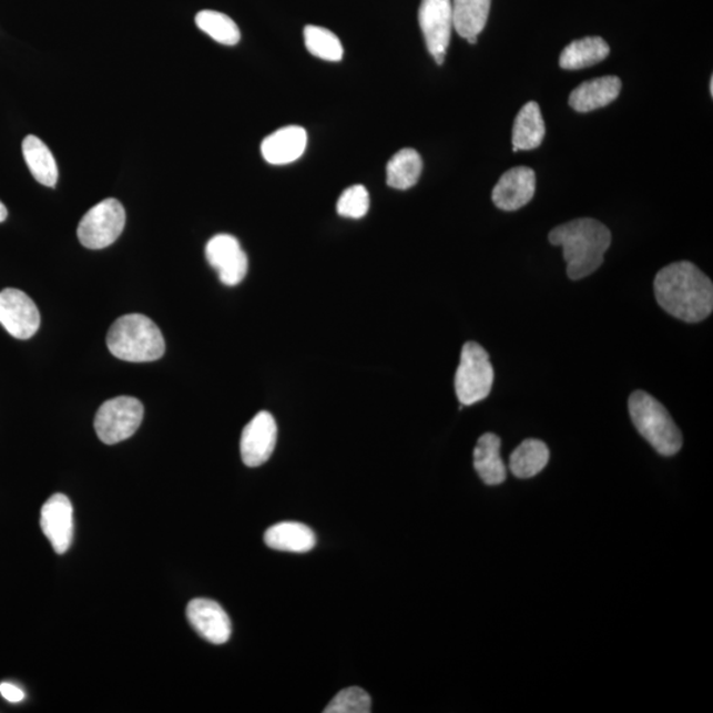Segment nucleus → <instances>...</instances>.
I'll use <instances>...</instances> for the list:
<instances>
[{
  "mask_svg": "<svg viewBox=\"0 0 713 713\" xmlns=\"http://www.w3.org/2000/svg\"><path fill=\"white\" fill-rule=\"evenodd\" d=\"M23 156L37 182L53 189L59 180L58 163L52 152L38 136L29 135L23 141Z\"/></svg>",
  "mask_w": 713,
  "mask_h": 713,
  "instance_id": "nucleus-22",
  "label": "nucleus"
},
{
  "mask_svg": "<svg viewBox=\"0 0 713 713\" xmlns=\"http://www.w3.org/2000/svg\"><path fill=\"white\" fill-rule=\"evenodd\" d=\"M421 171H424V161L418 151L400 150L387 163V184L394 190H410L419 182Z\"/></svg>",
  "mask_w": 713,
  "mask_h": 713,
  "instance_id": "nucleus-24",
  "label": "nucleus"
},
{
  "mask_svg": "<svg viewBox=\"0 0 713 713\" xmlns=\"http://www.w3.org/2000/svg\"><path fill=\"white\" fill-rule=\"evenodd\" d=\"M325 713H370L371 697L359 687L345 689L332 699Z\"/></svg>",
  "mask_w": 713,
  "mask_h": 713,
  "instance_id": "nucleus-27",
  "label": "nucleus"
},
{
  "mask_svg": "<svg viewBox=\"0 0 713 713\" xmlns=\"http://www.w3.org/2000/svg\"><path fill=\"white\" fill-rule=\"evenodd\" d=\"M144 408L140 399L116 397L109 399L95 415L94 428L100 440L108 446L128 440L141 427Z\"/></svg>",
  "mask_w": 713,
  "mask_h": 713,
  "instance_id": "nucleus-6",
  "label": "nucleus"
},
{
  "mask_svg": "<svg viewBox=\"0 0 713 713\" xmlns=\"http://www.w3.org/2000/svg\"><path fill=\"white\" fill-rule=\"evenodd\" d=\"M307 131L301 126L276 130L262 142L265 161L274 165L289 164L299 159L307 149Z\"/></svg>",
  "mask_w": 713,
  "mask_h": 713,
  "instance_id": "nucleus-15",
  "label": "nucleus"
},
{
  "mask_svg": "<svg viewBox=\"0 0 713 713\" xmlns=\"http://www.w3.org/2000/svg\"><path fill=\"white\" fill-rule=\"evenodd\" d=\"M491 0H454V29L468 43L476 44L486 29Z\"/></svg>",
  "mask_w": 713,
  "mask_h": 713,
  "instance_id": "nucleus-19",
  "label": "nucleus"
},
{
  "mask_svg": "<svg viewBox=\"0 0 713 713\" xmlns=\"http://www.w3.org/2000/svg\"><path fill=\"white\" fill-rule=\"evenodd\" d=\"M7 214H9V212H7V207L4 206L2 201H0V223H3V221L7 218Z\"/></svg>",
  "mask_w": 713,
  "mask_h": 713,
  "instance_id": "nucleus-30",
  "label": "nucleus"
},
{
  "mask_svg": "<svg viewBox=\"0 0 713 713\" xmlns=\"http://www.w3.org/2000/svg\"><path fill=\"white\" fill-rule=\"evenodd\" d=\"M629 414L643 439L662 456L681 451L683 436L661 401L646 391L636 390L629 398Z\"/></svg>",
  "mask_w": 713,
  "mask_h": 713,
  "instance_id": "nucleus-4",
  "label": "nucleus"
},
{
  "mask_svg": "<svg viewBox=\"0 0 713 713\" xmlns=\"http://www.w3.org/2000/svg\"><path fill=\"white\" fill-rule=\"evenodd\" d=\"M0 694H2L6 701L10 703L22 702L26 697L23 690H20L17 685L7 682L0 683Z\"/></svg>",
  "mask_w": 713,
  "mask_h": 713,
  "instance_id": "nucleus-29",
  "label": "nucleus"
},
{
  "mask_svg": "<svg viewBox=\"0 0 713 713\" xmlns=\"http://www.w3.org/2000/svg\"><path fill=\"white\" fill-rule=\"evenodd\" d=\"M40 526L58 553H65L73 541V507L64 495H53L40 513Z\"/></svg>",
  "mask_w": 713,
  "mask_h": 713,
  "instance_id": "nucleus-12",
  "label": "nucleus"
},
{
  "mask_svg": "<svg viewBox=\"0 0 713 713\" xmlns=\"http://www.w3.org/2000/svg\"><path fill=\"white\" fill-rule=\"evenodd\" d=\"M536 189V172L529 167H516L505 172L498 180L491 198L498 210L515 212L530 203Z\"/></svg>",
  "mask_w": 713,
  "mask_h": 713,
  "instance_id": "nucleus-14",
  "label": "nucleus"
},
{
  "mask_svg": "<svg viewBox=\"0 0 713 713\" xmlns=\"http://www.w3.org/2000/svg\"><path fill=\"white\" fill-rule=\"evenodd\" d=\"M265 543L273 550L304 553L314 549L316 536L307 524L281 522L267 529Z\"/></svg>",
  "mask_w": 713,
  "mask_h": 713,
  "instance_id": "nucleus-18",
  "label": "nucleus"
},
{
  "mask_svg": "<svg viewBox=\"0 0 713 713\" xmlns=\"http://www.w3.org/2000/svg\"><path fill=\"white\" fill-rule=\"evenodd\" d=\"M611 47L607 41L599 37H588L572 41L560 54L559 65L566 71H580V69L590 68L604 61Z\"/></svg>",
  "mask_w": 713,
  "mask_h": 713,
  "instance_id": "nucleus-20",
  "label": "nucleus"
},
{
  "mask_svg": "<svg viewBox=\"0 0 713 713\" xmlns=\"http://www.w3.org/2000/svg\"><path fill=\"white\" fill-rule=\"evenodd\" d=\"M198 29L217 43L224 45H235L240 43L241 32L234 20L217 11L205 10L196 16Z\"/></svg>",
  "mask_w": 713,
  "mask_h": 713,
  "instance_id": "nucleus-25",
  "label": "nucleus"
},
{
  "mask_svg": "<svg viewBox=\"0 0 713 713\" xmlns=\"http://www.w3.org/2000/svg\"><path fill=\"white\" fill-rule=\"evenodd\" d=\"M205 255L226 286H237L245 279L248 269L247 255L240 241L231 234H218L207 242Z\"/></svg>",
  "mask_w": 713,
  "mask_h": 713,
  "instance_id": "nucleus-10",
  "label": "nucleus"
},
{
  "mask_svg": "<svg viewBox=\"0 0 713 713\" xmlns=\"http://www.w3.org/2000/svg\"><path fill=\"white\" fill-rule=\"evenodd\" d=\"M126 225V212L115 198H106L90 210L78 228L79 240L82 245L92 251L113 245L120 238Z\"/></svg>",
  "mask_w": 713,
  "mask_h": 713,
  "instance_id": "nucleus-7",
  "label": "nucleus"
},
{
  "mask_svg": "<svg viewBox=\"0 0 713 713\" xmlns=\"http://www.w3.org/2000/svg\"><path fill=\"white\" fill-rule=\"evenodd\" d=\"M278 426L272 414L261 411L248 421L241 436V456L245 466L255 468L265 464L274 454Z\"/></svg>",
  "mask_w": 713,
  "mask_h": 713,
  "instance_id": "nucleus-11",
  "label": "nucleus"
},
{
  "mask_svg": "<svg viewBox=\"0 0 713 713\" xmlns=\"http://www.w3.org/2000/svg\"><path fill=\"white\" fill-rule=\"evenodd\" d=\"M622 82L615 75L583 82L570 95V106L578 113H591L611 105L621 93Z\"/></svg>",
  "mask_w": 713,
  "mask_h": 713,
  "instance_id": "nucleus-16",
  "label": "nucleus"
},
{
  "mask_svg": "<svg viewBox=\"0 0 713 713\" xmlns=\"http://www.w3.org/2000/svg\"><path fill=\"white\" fill-rule=\"evenodd\" d=\"M550 460V449L542 440L528 439L510 456L509 468L518 479L541 473Z\"/></svg>",
  "mask_w": 713,
  "mask_h": 713,
  "instance_id": "nucleus-23",
  "label": "nucleus"
},
{
  "mask_svg": "<svg viewBox=\"0 0 713 713\" xmlns=\"http://www.w3.org/2000/svg\"><path fill=\"white\" fill-rule=\"evenodd\" d=\"M501 439L495 434H483L473 452V466L487 486H500L507 480V467L501 457Z\"/></svg>",
  "mask_w": 713,
  "mask_h": 713,
  "instance_id": "nucleus-17",
  "label": "nucleus"
},
{
  "mask_svg": "<svg viewBox=\"0 0 713 713\" xmlns=\"http://www.w3.org/2000/svg\"><path fill=\"white\" fill-rule=\"evenodd\" d=\"M549 241L553 246L563 247L569 278L580 281L592 275L604 263L612 234L598 220L578 218L552 228Z\"/></svg>",
  "mask_w": 713,
  "mask_h": 713,
  "instance_id": "nucleus-2",
  "label": "nucleus"
},
{
  "mask_svg": "<svg viewBox=\"0 0 713 713\" xmlns=\"http://www.w3.org/2000/svg\"><path fill=\"white\" fill-rule=\"evenodd\" d=\"M304 41L314 57L325 61H342L344 48L334 32L323 27L307 26L304 29Z\"/></svg>",
  "mask_w": 713,
  "mask_h": 713,
  "instance_id": "nucleus-26",
  "label": "nucleus"
},
{
  "mask_svg": "<svg viewBox=\"0 0 713 713\" xmlns=\"http://www.w3.org/2000/svg\"><path fill=\"white\" fill-rule=\"evenodd\" d=\"M370 197L364 185H353L345 190L337 203V212L342 217L363 218L368 214Z\"/></svg>",
  "mask_w": 713,
  "mask_h": 713,
  "instance_id": "nucleus-28",
  "label": "nucleus"
},
{
  "mask_svg": "<svg viewBox=\"0 0 713 713\" xmlns=\"http://www.w3.org/2000/svg\"><path fill=\"white\" fill-rule=\"evenodd\" d=\"M0 324L12 337L29 340L40 328V313L31 297L17 288L0 291Z\"/></svg>",
  "mask_w": 713,
  "mask_h": 713,
  "instance_id": "nucleus-9",
  "label": "nucleus"
},
{
  "mask_svg": "<svg viewBox=\"0 0 713 713\" xmlns=\"http://www.w3.org/2000/svg\"><path fill=\"white\" fill-rule=\"evenodd\" d=\"M495 369L489 355L480 344L462 346L460 365L455 376L456 396L462 406H472L486 399L493 387Z\"/></svg>",
  "mask_w": 713,
  "mask_h": 713,
  "instance_id": "nucleus-5",
  "label": "nucleus"
},
{
  "mask_svg": "<svg viewBox=\"0 0 713 713\" xmlns=\"http://www.w3.org/2000/svg\"><path fill=\"white\" fill-rule=\"evenodd\" d=\"M710 93L711 95H713V78H711V81H710Z\"/></svg>",
  "mask_w": 713,
  "mask_h": 713,
  "instance_id": "nucleus-31",
  "label": "nucleus"
},
{
  "mask_svg": "<svg viewBox=\"0 0 713 713\" xmlns=\"http://www.w3.org/2000/svg\"><path fill=\"white\" fill-rule=\"evenodd\" d=\"M546 126L541 108L534 101L526 103L513 128V151L536 150L542 144Z\"/></svg>",
  "mask_w": 713,
  "mask_h": 713,
  "instance_id": "nucleus-21",
  "label": "nucleus"
},
{
  "mask_svg": "<svg viewBox=\"0 0 713 713\" xmlns=\"http://www.w3.org/2000/svg\"><path fill=\"white\" fill-rule=\"evenodd\" d=\"M186 619L196 632L214 645H223L232 635V622L225 609L210 599L192 600L186 607Z\"/></svg>",
  "mask_w": 713,
  "mask_h": 713,
  "instance_id": "nucleus-13",
  "label": "nucleus"
},
{
  "mask_svg": "<svg viewBox=\"0 0 713 713\" xmlns=\"http://www.w3.org/2000/svg\"><path fill=\"white\" fill-rule=\"evenodd\" d=\"M655 299L671 316L685 323H701L713 309V285L694 263H671L656 274Z\"/></svg>",
  "mask_w": 713,
  "mask_h": 713,
  "instance_id": "nucleus-1",
  "label": "nucleus"
},
{
  "mask_svg": "<svg viewBox=\"0 0 713 713\" xmlns=\"http://www.w3.org/2000/svg\"><path fill=\"white\" fill-rule=\"evenodd\" d=\"M108 348L122 361L152 363L164 356L165 342L162 330L150 317L130 314L110 327Z\"/></svg>",
  "mask_w": 713,
  "mask_h": 713,
  "instance_id": "nucleus-3",
  "label": "nucleus"
},
{
  "mask_svg": "<svg viewBox=\"0 0 713 713\" xmlns=\"http://www.w3.org/2000/svg\"><path fill=\"white\" fill-rule=\"evenodd\" d=\"M419 24L436 64H445L454 29L452 0H421Z\"/></svg>",
  "mask_w": 713,
  "mask_h": 713,
  "instance_id": "nucleus-8",
  "label": "nucleus"
}]
</instances>
